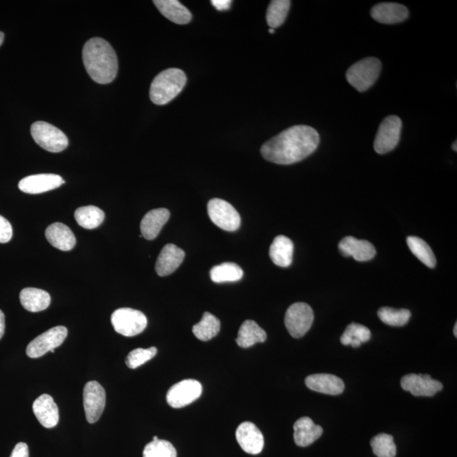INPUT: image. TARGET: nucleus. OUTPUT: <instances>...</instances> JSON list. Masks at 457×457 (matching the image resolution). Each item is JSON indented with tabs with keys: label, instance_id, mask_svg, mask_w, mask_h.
<instances>
[{
	"label": "nucleus",
	"instance_id": "4c0bfd02",
	"mask_svg": "<svg viewBox=\"0 0 457 457\" xmlns=\"http://www.w3.org/2000/svg\"><path fill=\"white\" fill-rule=\"evenodd\" d=\"M13 230L10 223L0 215V243H7L12 238Z\"/></svg>",
	"mask_w": 457,
	"mask_h": 457
},
{
	"label": "nucleus",
	"instance_id": "7ed1b4c3",
	"mask_svg": "<svg viewBox=\"0 0 457 457\" xmlns=\"http://www.w3.org/2000/svg\"><path fill=\"white\" fill-rule=\"evenodd\" d=\"M183 70L172 68L163 70L152 81L150 88L151 101L157 105H165L172 101L187 83Z\"/></svg>",
	"mask_w": 457,
	"mask_h": 457
},
{
	"label": "nucleus",
	"instance_id": "412c9836",
	"mask_svg": "<svg viewBox=\"0 0 457 457\" xmlns=\"http://www.w3.org/2000/svg\"><path fill=\"white\" fill-rule=\"evenodd\" d=\"M45 236L48 243L59 250L68 252L76 246V236L68 226L62 223H54L48 226Z\"/></svg>",
	"mask_w": 457,
	"mask_h": 457
},
{
	"label": "nucleus",
	"instance_id": "7c9ffc66",
	"mask_svg": "<svg viewBox=\"0 0 457 457\" xmlns=\"http://www.w3.org/2000/svg\"><path fill=\"white\" fill-rule=\"evenodd\" d=\"M371 339V332L369 328L362 325L352 323L347 327L341 337V343L344 345H352V347H359L362 343H367Z\"/></svg>",
	"mask_w": 457,
	"mask_h": 457
},
{
	"label": "nucleus",
	"instance_id": "473e14b6",
	"mask_svg": "<svg viewBox=\"0 0 457 457\" xmlns=\"http://www.w3.org/2000/svg\"><path fill=\"white\" fill-rule=\"evenodd\" d=\"M289 0H274L267 7L266 20L270 28H277L284 23L291 7Z\"/></svg>",
	"mask_w": 457,
	"mask_h": 457
},
{
	"label": "nucleus",
	"instance_id": "79ce46f5",
	"mask_svg": "<svg viewBox=\"0 0 457 457\" xmlns=\"http://www.w3.org/2000/svg\"><path fill=\"white\" fill-rule=\"evenodd\" d=\"M3 39H5V34L2 32H0V46L2 45Z\"/></svg>",
	"mask_w": 457,
	"mask_h": 457
},
{
	"label": "nucleus",
	"instance_id": "f03ea898",
	"mask_svg": "<svg viewBox=\"0 0 457 457\" xmlns=\"http://www.w3.org/2000/svg\"><path fill=\"white\" fill-rule=\"evenodd\" d=\"M83 59L88 75L97 83H112L118 73V59L114 48L105 39L88 40L83 47Z\"/></svg>",
	"mask_w": 457,
	"mask_h": 457
},
{
	"label": "nucleus",
	"instance_id": "c9c22d12",
	"mask_svg": "<svg viewBox=\"0 0 457 457\" xmlns=\"http://www.w3.org/2000/svg\"><path fill=\"white\" fill-rule=\"evenodd\" d=\"M143 457H177V452L170 442L159 438L145 447Z\"/></svg>",
	"mask_w": 457,
	"mask_h": 457
},
{
	"label": "nucleus",
	"instance_id": "a19ab883",
	"mask_svg": "<svg viewBox=\"0 0 457 457\" xmlns=\"http://www.w3.org/2000/svg\"><path fill=\"white\" fill-rule=\"evenodd\" d=\"M6 330V317L3 312L0 310V340L2 339Z\"/></svg>",
	"mask_w": 457,
	"mask_h": 457
},
{
	"label": "nucleus",
	"instance_id": "a18cd8bd",
	"mask_svg": "<svg viewBox=\"0 0 457 457\" xmlns=\"http://www.w3.org/2000/svg\"><path fill=\"white\" fill-rule=\"evenodd\" d=\"M269 32H270V33H271V34H274V29H273V28H270V29L269 30Z\"/></svg>",
	"mask_w": 457,
	"mask_h": 457
},
{
	"label": "nucleus",
	"instance_id": "72a5a7b5",
	"mask_svg": "<svg viewBox=\"0 0 457 457\" xmlns=\"http://www.w3.org/2000/svg\"><path fill=\"white\" fill-rule=\"evenodd\" d=\"M378 316L385 325L400 327L406 325L409 321L411 312L407 309H395L385 307L378 311Z\"/></svg>",
	"mask_w": 457,
	"mask_h": 457
},
{
	"label": "nucleus",
	"instance_id": "6e6552de",
	"mask_svg": "<svg viewBox=\"0 0 457 457\" xmlns=\"http://www.w3.org/2000/svg\"><path fill=\"white\" fill-rule=\"evenodd\" d=\"M207 214L215 225L226 232H235L241 225V216L232 204L219 199L207 203Z\"/></svg>",
	"mask_w": 457,
	"mask_h": 457
},
{
	"label": "nucleus",
	"instance_id": "e433bc0d",
	"mask_svg": "<svg viewBox=\"0 0 457 457\" xmlns=\"http://www.w3.org/2000/svg\"><path fill=\"white\" fill-rule=\"evenodd\" d=\"M157 348H137L129 353L125 358V364L130 369H136L143 364L150 361L157 354Z\"/></svg>",
	"mask_w": 457,
	"mask_h": 457
},
{
	"label": "nucleus",
	"instance_id": "f3484780",
	"mask_svg": "<svg viewBox=\"0 0 457 457\" xmlns=\"http://www.w3.org/2000/svg\"><path fill=\"white\" fill-rule=\"evenodd\" d=\"M32 410L37 419L46 429L54 428L59 421V414L57 404L54 403L53 397L48 394L36 399L32 405Z\"/></svg>",
	"mask_w": 457,
	"mask_h": 457
},
{
	"label": "nucleus",
	"instance_id": "a211bd4d",
	"mask_svg": "<svg viewBox=\"0 0 457 457\" xmlns=\"http://www.w3.org/2000/svg\"><path fill=\"white\" fill-rule=\"evenodd\" d=\"M185 258V252L174 244H167L159 254L155 270L159 276H170L180 267Z\"/></svg>",
	"mask_w": 457,
	"mask_h": 457
},
{
	"label": "nucleus",
	"instance_id": "f704fd0d",
	"mask_svg": "<svg viewBox=\"0 0 457 457\" xmlns=\"http://www.w3.org/2000/svg\"><path fill=\"white\" fill-rule=\"evenodd\" d=\"M371 447L378 457H395L396 455L394 438L387 434H380L372 438Z\"/></svg>",
	"mask_w": 457,
	"mask_h": 457
},
{
	"label": "nucleus",
	"instance_id": "4468645a",
	"mask_svg": "<svg viewBox=\"0 0 457 457\" xmlns=\"http://www.w3.org/2000/svg\"><path fill=\"white\" fill-rule=\"evenodd\" d=\"M65 183L61 176L54 174H39L23 178L18 187L28 194H40L57 189Z\"/></svg>",
	"mask_w": 457,
	"mask_h": 457
},
{
	"label": "nucleus",
	"instance_id": "aec40b11",
	"mask_svg": "<svg viewBox=\"0 0 457 457\" xmlns=\"http://www.w3.org/2000/svg\"><path fill=\"white\" fill-rule=\"evenodd\" d=\"M305 384L312 391L336 396L344 392L345 384L343 380L336 375L317 374L310 375L305 380Z\"/></svg>",
	"mask_w": 457,
	"mask_h": 457
},
{
	"label": "nucleus",
	"instance_id": "423d86ee",
	"mask_svg": "<svg viewBox=\"0 0 457 457\" xmlns=\"http://www.w3.org/2000/svg\"><path fill=\"white\" fill-rule=\"evenodd\" d=\"M31 134L41 148L50 152H61L68 147L69 141L64 132L44 121L32 125Z\"/></svg>",
	"mask_w": 457,
	"mask_h": 457
},
{
	"label": "nucleus",
	"instance_id": "dca6fc26",
	"mask_svg": "<svg viewBox=\"0 0 457 457\" xmlns=\"http://www.w3.org/2000/svg\"><path fill=\"white\" fill-rule=\"evenodd\" d=\"M339 250L345 257H352L358 262L369 261L376 255V250L369 241L352 236L345 237L341 241Z\"/></svg>",
	"mask_w": 457,
	"mask_h": 457
},
{
	"label": "nucleus",
	"instance_id": "393cba45",
	"mask_svg": "<svg viewBox=\"0 0 457 457\" xmlns=\"http://www.w3.org/2000/svg\"><path fill=\"white\" fill-rule=\"evenodd\" d=\"M294 251L292 241L285 236H278L274 238L270 248V257L274 265L287 267L292 265Z\"/></svg>",
	"mask_w": 457,
	"mask_h": 457
},
{
	"label": "nucleus",
	"instance_id": "6ab92c4d",
	"mask_svg": "<svg viewBox=\"0 0 457 457\" xmlns=\"http://www.w3.org/2000/svg\"><path fill=\"white\" fill-rule=\"evenodd\" d=\"M371 17L383 24H396L406 21L409 11L400 3H380L372 8Z\"/></svg>",
	"mask_w": 457,
	"mask_h": 457
},
{
	"label": "nucleus",
	"instance_id": "ea45409f",
	"mask_svg": "<svg viewBox=\"0 0 457 457\" xmlns=\"http://www.w3.org/2000/svg\"><path fill=\"white\" fill-rule=\"evenodd\" d=\"M232 1L230 0H212L211 3L219 11L227 10L230 8Z\"/></svg>",
	"mask_w": 457,
	"mask_h": 457
},
{
	"label": "nucleus",
	"instance_id": "f257e3e1",
	"mask_svg": "<svg viewBox=\"0 0 457 457\" xmlns=\"http://www.w3.org/2000/svg\"><path fill=\"white\" fill-rule=\"evenodd\" d=\"M318 132L311 126L294 125L267 141L261 148L266 161L277 165H292L310 156L317 150Z\"/></svg>",
	"mask_w": 457,
	"mask_h": 457
},
{
	"label": "nucleus",
	"instance_id": "9b49d317",
	"mask_svg": "<svg viewBox=\"0 0 457 457\" xmlns=\"http://www.w3.org/2000/svg\"><path fill=\"white\" fill-rule=\"evenodd\" d=\"M106 404V393L97 381L88 382L83 389V406L89 423L99 421Z\"/></svg>",
	"mask_w": 457,
	"mask_h": 457
},
{
	"label": "nucleus",
	"instance_id": "4be33fe9",
	"mask_svg": "<svg viewBox=\"0 0 457 457\" xmlns=\"http://www.w3.org/2000/svg\"><path fill=\"white\" fill-rule=\"evenodd\" d=\"M170 213L166 209H156L145 214L140 229L145 239L152 241L161 233L163 226L169 221Z\"/></svg>",
	"mask_w": 457,
	"mask_h": 457
},
{
	"label": "nucleus",
	"instance_id": "ddd939ff",
	"mask_svg": "<svg viewBox=\"0 0 457 457\" xmlns=\"http://www.w3.org/2000/svg\"><path fill=\"white\" fill-rule=\"evenodd\" d=\"M400 385L415 396H434L443 389V385L429 374H407L401 378Z\"/></svg>",
	"mask_w": 457,
	"mask_h": 457
},
{
	"label": "nucleus",
	"instance_id": "f8f14e48",
	"mask_svg": "<svg viewBox=\"0 0 457 457\" xmlns=\"http://www.w3.org/2000/svg\"><path fill=\"white\" fill-rule=\"evenodd\" d=\"M203 386L195 380H185L174 385L167 393V403L174 408H181L191 404L202 395Z\"/></svg>",
	"mask_w": 457,
	"mask_h": 457
},
{
	"label": "nucleus",
	"instance_id": "c756f323",
	"mask_svg": "<svg viewBox=\"0 0 457 457\" xmlns=\"http://www.w3.org/2000/svg\"><path fill=\"white\" fill-rule=\"evenodd\" d=\"M243 277V270L235 263H224L210 270L211 280L215 283L239 281Z\"/></svg>",
	"mask_w": 457,
	"mask_h": 457
},
{
	"label": "nucleus",
	"instance_id": "37998d69",
	"mask_svg": "<svg viewBox=\"0 0 457 457\" xmlns=\"http://www.w3.org/2000/svg\"><path fill=\"white\" fill-rule=\"evenodd\" d=\"M452 150H454L455 152L457 151L456 141H455V143L452 144Z\"/></svg>",
	"mask_w": 457,
	"mask_h": 457
},
{
	"label": "nucleus",
	"instance_id": "2f4dec72",
	"mask_svg": "<svg viewBox=\"0 0 457 457\" xmlns=\"http://www.w3.org/2000/svg\"><path fill=\"white\" fill-rule=\"evenodd\" d=\"M407 243L412 254H414L420 261L425 263L426 266L431 267V269L436 267V256H434L432 249H431L426 241L417 236H409L407 237Z\"/></svg>",
	"mask_w": 457,
	"mask_h": 457
},
{
	"label": "nucleus",
	"instance_id": "0eeeda50",
	"mask_svg": "<svg viewBox=\"0 0 457 457\" xmlns=\"http://www.w3.org/2000/svg\"><path fill=\"white\" fill-rule=\"evenodd\" d=\"M314 311L309 305L305 303L292 304L286 311L285 325L292 337L305 336L313 325Z\"/></svg>",
	"mask_w": 457,
	"mask_h": 457
},
{
	"label": "nucleus",
	"instance_id": "b1692460",
	"mask_svg": "<svg viewBox=\"0 0 457 457\" xmlns=\"http://www.w3.org/2000/svg\"><path fill=\"white\" fill-rule=\"evenodd\" d=\"M154 3L159 12L174 23L185 25L192 20L190 11L177 0H155Z\"/></svg>",
	"mask_w": 457,
	"mask_h": 457
},
{
	"label": "nucleus",
	"instance_id": "bb28decb",
	"mask_svg": "<svg viewBox=\"0 0 457 457\" xmlns=\"http://www.w3.org/2000/svg\"><path fill=\"white\" fill-rule=\"evenodd\" d=\"M267 339V334L257 323L254 321H246L241 325L236 343L239 347L248 348L257 343H263Z\"/></svg>",
	"mask_w": 457,
	"mask_h": 457
},
{
	"label": "nucleus",
	"instance_id": "39448f33",
	"mask_svg": "<svg viewBox=\"0 0 457 457\" xmlns=\"http://www.w3.org/2000/svg\"><path fill=\"white\" fill-rule=\"evenodd\" d=\"M115 332L125 337L136 336L147 328L148 318L142 312L132 308H119L111 315Z\"/></svg>",
	"mask_w": 457,
	"mask_h": 457
},
{
	"label": "nucleus",
	"instance_id": "58836bf2",
	"mask_svg": "<svg viewBox=\"0 0 457 457\" xmlns=\"http://www.w3.org/2000/svg\"><path fill=\"white\" fill-rule=\"evenodd\" d=\"M10 457H29V449L28 445L21 442L14 447Z\"/></svg>",
	"mask_w": 457,
	"mask_h": 457
},
{
	"label": "nucleus",
	"instance_id": "20e7f679",
	"mask_svg": "<svg viewBox=\"0 0 457 457\" xmlns=\"http://www.w3.org/2000/svg\"><path fill=\"white\" fill-rule=\"evenodd\" d=\"M382 65L380 59L365 58L352 65L345 77L349 83L358 92H365L376 83L380 75Z\"/></svg>",
	"mask_w": 457,
	"mask_h": 457
},
{
	"label": "nucleus",
	"instance_id": "2eb2a0df",
	"mask_svg": "<svg viewBox=\"0 0 457 457\" xmlns=\"http://www.w3.org/2000/svg\"><path fill=\"white\" fill-rule=\"evenodd\" d=\"M236 440L245 452L258 455L265 447V438L257 426L251 422H244L236 432Z\"/></svg>",
	"mask_w": 457,
	"mask_h": 457
},
{
	"label": "nucleus",
	"instance_id": "a878e982",
	"mask_svg": "<svg viewBox=\"0 0 457 457\" xmlns=\"http://www.w3.org/2000/svg\"><path fill=\"white\" fill-rule=\"evenodd\" d=\"M22 307L32 313L47 309L51 303L50 295L43 290L25 288L20 293Z\"/></svg>",
	"mask_w": 457,
	"mask_h": 457
},
{
	"label": "nucleus",
	"instance_id": "cd10ccee",
	"mask_svg": "<svg viewBox=\"0 0 457 457\" xmlns=\"http://www.w3.org/2000/svg\"><path fill=\"white\" fill-rule=\"evenodd\" d=\"M105 218V212L95 206L78 207L75 212L77 224L88 230L98 228Z\"/></svg>",
	"mask_w": 457,
	"mask_h": 457
},
{
	"label": "nucleus",
	"instance_id": "9d476101",
	"mask_svg": "<svg viewBox=\"0 0 457 457\" xmlns=\"http://www.w3.org/2000/svg\"><path fill=\"white\" fill-rule=\"evenodd\" d=\"M68 336L65 326H57L40 334L30 343L27 347V355L31 358H39L48 352L61 347Z\"/></svg>",
	"mask_w": 457,
	"mask_h": 457
},
{
	"label": "nucleus",
	"instance_id": "1a4fd4ad",
	"mask_svg": "<svg viewBox=\"0 0 457 457\" xmlns=\"http://www.w3.org/2000/svg\"><path fill=\"white\" fill-rule=\"evenodd\" d=\"M403 122L396 115L386 117L378 128L374 140V150L378 154H385L395 150L400 142Z\"/></svg>",
	"mask_w": 457,
	"mask_h": 457
},
{
	"label": "nucleus",
	"instance_id": "c85d7f7f",
	"mask_svg": "<svg viewBox=\"0 0 457 457\" xmlns=\"http://www.w3.org/2000/svg\"><path fill=\"white\" fill-rule=\"evenodd\" d=\"M221 330V321L213 314L205 312L202 321L192 327V332L199 340L207 341L216 336Z\"/></svg>",
	"mask_w": 457,
	"mask_h": 457
},
{
	"label": "nucleus",
	"instance_id": "5701e85b",
	"mask_svg": "<svg viewBox=\"0 0 457 457\" xmlns=\"http://www.w3.org/2000/svg\"><path fill=\"white\" fill-rule=\"evenodd\" d=\"M323 434L321 426L315 425L310 418L297 420L294 425L295 443L301 447H307L314 443Z\"/></svg>",
	"mask_w": 457,
	"mask_h": 457
},
{
	"label": "nucleus",
	"instance_id": "c03bdc74",
	"mask_svg": "<svg viewBox=\"0 0 457 457\" xmlns=\"http://www.w3.org/2000/svg\"><path fill=\"white\" fill-rule=\"evenodd\" d=\"M456 329H457V324L455 325V328H454V334L456 337L457 336Z\"/></svg>",
	"mask_w": 457,
	"mask_h": 457
}]
</instances>
